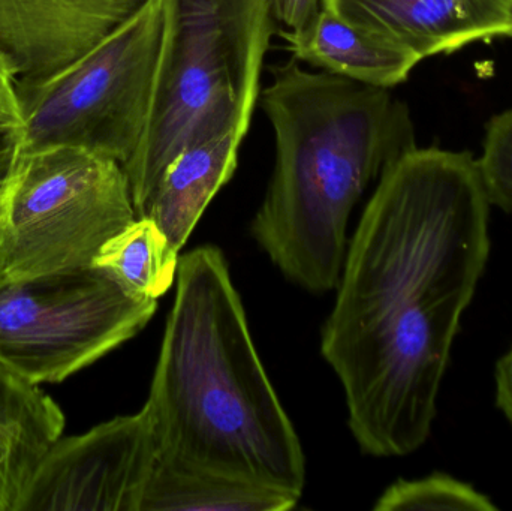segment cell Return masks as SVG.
<instances>
[{
  "label": "cell",
  "instance_id": "obj_1",
  "mask_svg": "<svg viewBox=\"0 0 512 511\" xmlns=\"http://www.w3.org/2000/svg\"><path fill=\"white\" fill-rule=\"evenodd\" d=\"M490 206L471 153L415 146L378 179L321 338L367 455L406 456L430 437L460 323L489 261Z\"/></svg>",
  "mask_w": 512,
  "mask_h": 511
},
{
  "label": "cell",
  "instance_id": "obj_2",
  "mask_svg": "<svg viewBox=\"0 0 512 511\" xmlns=\"http://www.w3.org/2000/svg\"><path fill=\"white\" fill-rule=\"evenodd\" d=\"M144 408L158 456L300 500L306 459L252 341L221 249L180 258Z\"/></svg>",
  "mask_w": 512,
  "mask_h": 511
},
{
  "label": "cell",
  "instance_id": "obj_3",
  "mask_svg": "<svg viewBox=\"0 0 512 511\" xmlns=\"http://www.w3.org/2000/svg\"><path fill=\"white\" fill-rule=\"evenodd\" d=\"M270 69L259 99L276 161L252 234L289 281L324 293L339 282L355 204L417 146L414 128L390 89L310 72L294 57Z\"/></svg>",
  "mask_w": 512,
  "mask_h": 511
},
{
  "label": "cell",
  "instance_id": "obj_4",
  "mask_svg": "<svg viewBox=\"0 0 512 511\" xmlns=\"http://www.w3.org/2000/svg\"><path fill=\"white\" fill-rule=\"evenodd\" d=\"M164 27L165 0H144L71 65L17 81L23 152L77 147L123 167L149 119Z\"/></svg>",
  "mask_w": 512,
  "mask_h": 511
},
{
  "label": "cell",
  "instance_id": "obj_5",
  "mask_svg": "<svg viewBox=\"0 0 512 511\" xmlns=\"http://www.w3.org/2000/svg\"><path fill=\"white\" fill-rule=\"evenodd\" d=\"M137 219L119 162L77 147L23 152L0 215V278L90 267Z\"/></svg>",
  "mask_w": 512,
  "mask_h": 511
},
{
  "label": "cell",
  "instance_id": "obj_6",
  "mask_svg": "<svg viewBox=\"0 0 512 511\" xmlns=\"http://www.w3.org/2000/svg\"><path fill=\"white\" fill-rule=\"evenodd\" d=\"M156 300L98 267L0 278V365L29 383H62L152 320Z\"/></svg>",
  "mask_w": 512,
  "mask_h": 511
},
{
  "label": "cell",
  "instance_id": "obj_7",
  "mask_svg": "<svg viewBox=\"0 0 512 511\" xmlns=\"http://www.w3.org/2000/svg\"><path fill=\"white\" fill-rule=\"evenodd\" d=\"M230 128L239 131V99L221 0H165L149 119L123 165L137 218L180 152Z\"/></svg>",
  "mask_w": 512,
  "mask_h": 511
},
{
  "label": "cell",
  "instance_id": "obj_8",
  "mask_svg": "<svg viewBox=\"0 0 512 511\" xmlns=\"http://www.w3.org/2000/svg\"><path fill=\"white\" fill-rule=\"evenodd\" d=\"M158 459L146 408L60 437L45 453L17 511H141Z\"/></svg>",
  "mask_w": 512,
  "mask_h": 511
},
{
  "label": "cell",
  "instance_id": "obj_9",
  "mask_svg": "<svg viewBox=\"0 0 512 511\" xmlns=\"http://www.w3.org/2000/svg\"><path fill=\"white\" fill-rule=\"evenodd\" d=\"M144 0H0V56L17 81L71 65Z\"/></svg>",
  "mask_w": 512,
  "mask_h": 511
},
{
  "label": "cell",
  "instance_id": "obj_10",
  "mask_svg": "<svg viewBox=\"0 0 512 511\" xmlns=\"http://www.w3.org/2000/svg\"><path fill=\"white\" fill-rule=\"evenodd\" d=\"M352 23L421 57L512 38V0H322Z\"/></svg>",
  "mask_w": 512,
  "mask_h": 511
},
{
  "label": "cell",
  "instance_id": "obj_11",
  "mask_svg": "<svg viewBox=\"0 0 512 511\" xmlns=\"http://www.w3.org/2000/svg\"><path fill=\"white\" fill-rule=\"evenodd\" d=\"M277 35L294 59L384 89L408 80L415 66L423 62L411 48L352 23L325 2L309 26L300 32L282 29Z\"/></svg>",
  "mask_w": 512,
  "mask_h": 511
},
{
  "label": "cell",
  "instance_id": "obj_12",
  "mask_svg": "<svg viewBox=\"0 0 512 511\" xmlns=\"http://www.w3.org/2000/svg\"><path fill=\"white\" fill-rule=\"evenodd\" d=\"M237 128L180 152L165 168L143 215L164 231L179 255L215 195L233 179L243 144Z\"/></svg>",
  "mask_w": 512,
  "mask_h": 511
},
{
  "label": "cell",
  "instance_id": "obj_13",
  "mask_svg": "<svg viewBox=\"0 0 512 511\" xmlns=\"http://www.w3.org/2000/svg\"><path fill=\"white\" fill-rule=\"evenodd\" d=\"M65 429L62 408L0 365V511H17L39 462Z\"/></svg>",
  "mask_w": 512,
  "mask_h": 511
},
{
  "label": "cell",
  "instance_id": "obj_14",
  "mask_svg": "<svg viewBox=\"0 0 512 511\" xmlns=\"http://www.w3.org/2000/svg\"><path fill=\"white\" fill-rule=\"evenodd\" d=\"M298 498L158 456L141 511H286Z\"/></svg>",
  "mask_w": 512,
  "mask_h": 511
},
{
  "label": "cell",
  "instance_id": "obj_15",
  "mask_svg": "<svg viewBox=\"0 0 512 511\" xmlns=\"http://www.w3.org/2000/svg\"><path fill=\"white\" fill-rule=\"evenodd\" d=\"M179 260L158 224L137 218L104 243L92 266L113 276L129 293L158 300L176 281Z\"/></svg>",
  "mask_w": 512,
  "mask_h": 511
},
{
  "label": "cell",
  "instance_id": "obj_16",
  "mask_svg": "<svg viewBox=\"0 0 512 511\" xmlns=\"http://www.w3.org/2000/svg\"><path fill=\"white\" fill-rule=\"evenodd\" d=\"M221 8L239 99V131L246 138L261 93L262 68L274 20L268 0H221Z\"/></svg>",
  "mask_w": 512,
  "mask_h": 511
},
{
  "label": "cell",
  "instance_id": "obj_17",
  "mask_svg": "<svg viewBox=\"0 0 512 511\" xmlns=\"http://www.w3.org/2000/svg\"><path fill=\"white\" fill-rule=\"evenodd\" d=\"M376 511H496L487 495L448 474L397 480L375 504Z\"/></svg>",
  "mask_w": 512,
  "mask_h": 511
},
{
  "label": "cell",
  "instance_id": "obj_18",
  "mask_svg": "<svg viewBox=\"0 0 512 511\" xmlns=\"http://www.w3.org/2000/svg\"><path fill=\"white\" fill-rule=\"evenodd\" d=\"M477 164L490 204L512 213V108L490 120Z\"/></svg>",
  "mask_w": 512,
  "mask_h": 511
},
{
  "label": "cell",
  "instance_id": "obj_19",
  "mask_svg": "<svg viewBox=\"0 0 512 511\" xmlns=\"http://www.w3.org/2000/svg\"><path fill=\"white\" fill-rule=\"evenodd\" d=\"M321 5L322 0H268L274 23L282 24L289 32H300L309 26Z\"/></svg>",
  "mask_w": 512,
  "mask_h": 511
},
{
  "label": "cell",
  "instance_id": "obj_20",
  "mask_svg": "<svg viewBox=\"0 0 512 511\" xmlns=\"http://www.w3.org/2000/svg\"><path fill=\"white\" fill-rule=\"evenodd\" d=\"M23 155L21 129H0V215L11 188L15 170Z\"/></svg>",
  "mask_w": 512,
  "mask_h": 511
},
{
  "label": "cell",
  "instance_id": "obj_21",
  "mask_svg": "<svg viewBox=\"0 0 512 511\" xmlns=\"http://www.w3.org/2000/svg\"><path fill=\"white\" fill-rule=\"evenodd\" d=\"M20 102L17 95V78L8 63L0 56V129H21Z\"/></svg>",
  "mask_w": 512,
  "mask_h": 511
},
{
  "label": "cell",
  "instance_id": "obj_22",
  "mask_svg": "<svg viewBox=\"0 0 512 511\" xmlns=\"http://www.w3.org/2000/svg\"><path fill=\"white\" fill-rule=\"evenodd\" d=\"M496 404L512 425V350L496 366Z\"/></svg>",
  "mask_w": 512,
  "mask_h": 511
}]
</instances>
